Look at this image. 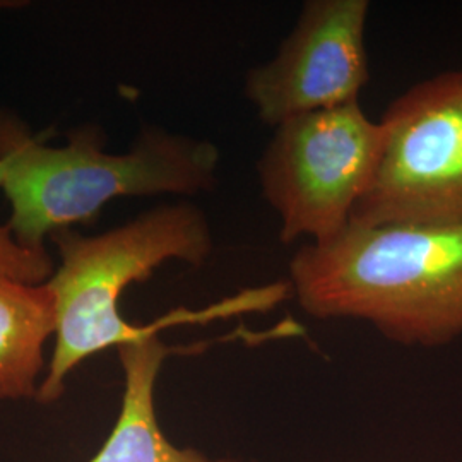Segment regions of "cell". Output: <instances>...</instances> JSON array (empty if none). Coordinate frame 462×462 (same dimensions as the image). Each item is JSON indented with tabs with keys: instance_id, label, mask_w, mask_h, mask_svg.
Here are the masks:
<instances>
[{
	"instance_id": "obj_1",
	"label": "cell",
	"mask_w": 462,
	"mask_h": 462,
	"mask_svg": "<svg viewBox=\"0 0 462 462\" xmlns=\"http://www.w3.org/2000/svg\"><path fill=\"white\" fill-rule=\"evenodd\" d=\"M290 291L315 319H355L406 346L462 336V225L349 223L290 261Z\"/></svg>"
},
{
	"instance_id": "obj_2",
	"label": "cell",
	"mask_w": 462,
	"mask_h": 462,
	"mask_svg": "<svg viewBox=\"0 0 462 462\" xmlns=\"http://www.w3.org/2000/svg\"><path fill=\"white\" fill-rule=\"evenodd\" d=\"M219 162L213 143L162 129H146L124 154L105 152L95 129H78L69 144L51 148L0 114L2 189L13 208L7 226L34 250L53 231L93 221L114 199L211 190Z\"/></svg>"
},
{
	"instance_id": "obj_3",
	"label": "cell",
	"mask_w": 462,
	"mask_h": 462,
	"mask_svg": "<svg viewBox=\"0 0 462 462\" xmlns=\"http://www.w3.org/2000/svg\"><path fill=\"white\" fill-rule=\"evenodd\" d=\"M50 236L62 264L47 281L55 298L57 343L49 375L36 393L42 402L62 396L67 375L86 358L158 334L170 324L190 322L189 312L179 310L137 328L120 315L118 300L129 284L148 280L168 261L200 267L215 248L208 217L189 202L154 208L98 236L70 228Z\"/></svg>"
},
{
	"instance_id": "obj_4",
	"label": "cell",
	"mask_w": 462,
	"mask_h": 462,
	"mask_svg": "<svg viewBox=\"0 0 462 462\" xmlns=\"http://www.w3.org/2000/svg\"><path fill=\"white\" fill-rule=\"evenodd\" d=\"M382 149V125L360 101L295 116L274 127L257 163L284 245L326 244L346 230Z\"/></svg>"
},
{
	"instance_id": "obj_5",
	"label": "cell",
	"mask_w": 462,
	"mask_h": 462,
	"mask_svg": "<svg viewBox=\"0 0 462 462\" xmlns=\"http://www.w3.org/2000/svg\"><path fill=\"white\" fill-rule=\"evenodd\" d=\"M379 122V162L351 223L462 225V69L414 84Z\"/></svg>"
},
{
	"instance_id": "obj_6",
	"label": "cell",
	"mask_w": 462,
	"mask_h": 462,
	"mask_svg": "<svg viewBox=\"0 0 462 462\" xmlns=\"http://www.w3.org/2000/svg\"><path fill=\"white\" fill-rule=\"evenodd\" d=\"M368 0H309L265 64L245 76V97L273 129L295 116L356 103L370 79Z\"/></svg>"
},
{
	"instance_id": "obj_7",
	"label": "cell",
	"mask_w": 462,
	"mask_h": 462,
	"mask_svg": "<svg viewBox=\"0 0 462 462\" xmlns=\"http://www.w3.org/2000/svg\"><path fill=\"white\" fill-rule=\"evenodd\" d=\"M171 351L158 334L118 347L125 382L122 410L110 439L91 462H228L206 457L196 448L173 446L160 429L154 389Z\"/></svg>"
},
{
	"instance_id": "obj_8",
	"label": "cell",
	"mask_w": 462,
	"mask_h": 462,
	"mask_svg": "<svg viewBox=\"0 0 462 462\" xmlns=\"http://www.w3.org/2000/svg\"><path fill=\"white\" fill-rule=\"evenodd\" d=\"M57 330L49 284L0 276V399L36 396L43 346Z\"/></svg>"
},
{
	"instance_id": "obj_9",
	"label": "cell",
	"mask_w": 462,
	"mask_h": 462,
	"mask_svg": "<svg viewBox=\"0 0 462 462\" xmlns=\"http://www.w3.org/2000/svg\"><path fill=\"white\" fill-rule=\"evenodd\" d=\"M51 274L53 264L47 248L24 247L9 226H0V276L28 284H43Z\"/></svg>"
},
{
	"instance_id": "obj_10",
	"label": "cell",
	"mask_w": 462,
	"mask_h": 462,
	"mask_svg": "<svg viewBox=\"0 0 462 462\" xmlns=\"http://www.w3.org/2000/svg\"><path fill=\"white\" fill-rule=\"evenodd\" d=\"M2 183H4V165L0 163V187H2Z\"/></svg>"
},
{
	"instance_id": "obj_11",
	"label": "cell",
	"mask_w": 462,
	"mask_h": 462,
	"mask_svg": "<svg viewBox=\"0 0 462 462\" xmlns=\"http://www.w3.org/2000/svg\"><path fill=\"white\" fill-rule=\"evenodd\" d=\"M11 5H14V2H0V9L2 7H11Z\"/></svg>"
}]
</instances>
